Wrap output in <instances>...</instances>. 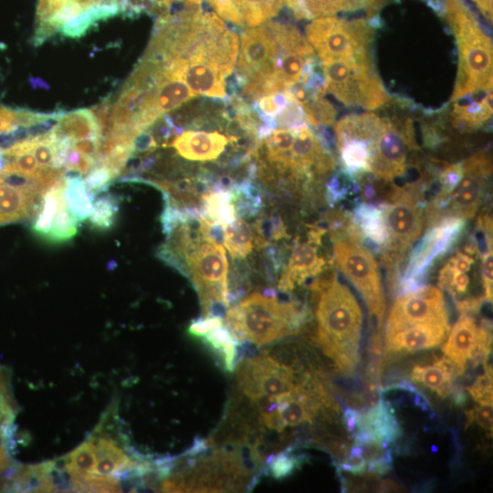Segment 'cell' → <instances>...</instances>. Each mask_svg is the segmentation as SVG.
Returning <instances> with one entry per match:
<instances>
[{
    "label": "cell",
    "mask_w": 493,
    "mask_h": 493,
    "mask_svg": "<svg viewBox=\"0 0 493 493\" xmlns=\"http://www.w3.org/2000/svg\"><path fill=\"white\" fill-rule=\"evenodd\" d=\"M325 264L324 259L319 256L315 243L297 245L290 256L288 266L285 267L278 283L281 291H289L307 278L319 274Z\"/></svg>",
    "instance_id": "20"
},
{
    "label": "cell",
    "mask_w": 493,
    "mask_h": 493,
    "mask_svg": "<svg viewBox=\"0 0 493 493\" xmlns=\"http://www.w3.org/2000/svg\"><path fill=\"white\" fill-rule=\"evenodd\" d=\"M380 3L381 0H286L287 5L299 19H316L364 7L372 9Z\"/></svg>",
    "instance_id": "22"
},
{
    "label": "cell",
    "mask_w": 493,
    "mask_h": 493,
    "mask_svg": "<svg viewBox=\"0 0 493 493\" xmlns=\"http://www.w3.org/2000/svg\"><path fill=\"white\" fill-rule=\"evenodd\" d=\"M486 328L478 327L473 318L463 314L443 346L446 357L465 371L467 361L474 358Z\"/></svg>",
    "instance_id": "16"
},
{
    "label": "cell",
    "mask_w": 493,
    "mask_h": 493,
    "mask_svg": "<svg viewBox=\"0 0 493 493\" xmlns=\"http://www.w3.org/2000/svg\"><path fill=\"white\" fill-rule=\"evenodd\" d=\"M484 364V373L479 375L473 384L467 387L475 402L479 403L486 400H492V369L488 362Z\"/></svg>",
    "instance_id": "40"
},
{
    "label": "cell",
    "mask_w": 493,
    "mask_h": 493,
    "mask_svg": "<svg viewBox=\"0 0 493 493\" xmlns=\"http://www.w3.org/2000/svg\"><path fill=\"white\" fill-rule=\"evenodd\" d=\"M307 118L301 105L292 98L287 105L275 117L276 127L292 129L305 125ZM308 122V121H307Z\"/></svg>",
    "instance_id": "37"
},
{
    "label": "cell",
    "mask_w": 493,
    "mask_h": 493,
    "mask_svg": "<svg viewBox=\"0 0 493 493\" xmlns=\"http://www.w3.org/2000/svg\"><path fill=\"white\" fill-rule=\"evenodd\" d=\"M229 141L217 131H186L170 144L184 159L207 162L217 159L225 151Z\"/></svg>",
    "instance_id": "17"
},
{
    "label": "cell",
    "mask_w": 493,
    "mask_h": 493,
    "mask_svg": "<svg viewBox=\"0 0 493 493\" xmlns=\"http://www.w3.org/2000/svg\"><path fill=\"white\" fill-rule=\"evenodd\" d=\"M63 196L68 212L79 223L89 218L95 195L88 189L84 178L63 177Z\"/></svg>",
    "instance_id": "27"
},
{
    "label": "cell",
    "mask_w": 493,
    "mask_h": 493,
    "mask_svg": "<svg viewBox=\"0 0 493 493\" xmlns=\"http://www.w3.org/2000/svg\"><path fill=\"white\" fill-rule=\"evenodd\" d=\"M314 288L320 291L316 309L317 342L339 370L351 374L359 362L361 307L350 288L335 277Z\"/></svg>",
    "instance_id": "2"
},
{
    "label": "cell",
    "mask_w": 493,
    "mask_h": 493,
    "mask_svg": "<svg viewBox=\"0 0 493 493\" xmlns=\"http://www.w3.org/2000/svg\"><path fill=\"white\" fill-rule=\"evenodd\" d=\"M448 321L444 295L435 287H425L399 297L392 307L386 337L418 323Z\"/></svg>",
    "instance_id": "11"
},
{
    "label": "cell",
    "mask_w": 493,
    "mask_h": 493,
    "mask_svg": "<svg viewBox=\"0 0 493 493\" xmlns=\"http://www.w3.org/2000/svg\"><path fill=\"white\" fill-rule=\"evenodd\" d=\"M298 460L287 454H280L272 460L270 468L276 477H282L289 475L297 467Z\"/></svg>",
    "instance_id": "43"
},
{
    "label": "cell",
    "mask_w": 493,
    "mask_h": 493,
    "mask_svg": "<svg viewBox=\"0 0 493 493\" xmlns=\"http://www.w3.org/2000/svg\"><path fill=\"white\" fill-rule=\"evenodd\" d=\"M166 78L184 80L196 94L209 97H227L225 77L215 67L201 61L171 63L163 69Z\"/></svg>",
    "instance_id": "15"
},
{
    "label": "cell",
    "mask_w": 493,
    "mask_h": 493,
    "mask_svg": "<svg viewBox=\"0 0 493 493\" xmlns=\"http://www.w3.org/2000/svg\"><path fill=\"white\" fill-rule=\"evenodd\" d=\"M492 247H488L482 257V279L485 296L488 301H492Z\"/></svg>",
    "instance_id": "44"
},
{
    "label": "cell",
    "mask_w": 493,
    "mask_h": 493,
    "mask_svg": "<svg viewBox=\"0 0 493 493\" xmlns=\"http://www.w3.org/2000/svg\"><path fill=\"white\" fill-rule=\"evenodd\" d=\"M43 195L0 181V225L34 219Z\"/></svg>",
    "instance_id": "18"
},
{
    "label": "cell",
    "mask_w": 493,
    "mask_h": 493,
    "mask_svg": "<svg viewBox=\"0 0 493 493\" xmlns=\"http://www.w3.org/2000/svg\"><path fill=\"white\" fill-rule=\"evenodd\" d=\"M204 216L223 226L233 221L236 214L232 193L215 191L207 194L204 198Z\"/></svg>",
    "instance_id": "32"
},
{
    "label": "cell",
    "mask_w": 493,
    "mask_h": 493,
    "mask_svg": "<svg viewBox=\"0 0 493 493\" xmlns=\"http://www.w3.org/2000/svg\"><path fill=\"white\" fill-rule=\"evenodd\" d=\"M100 140H80L73 142V148L80 154L92 157L97 162Z\"/></svg>",
    "instance_id": "46"
},
{
    "label": "cell",
    "mask_w": 493,
    "mask_h": 493,
    "mask_svg": "<svg viewBox=\"0 0 493 493\" xmlns=\"http://www.w3.org/2000/svg\"><path fill=\"white\" fill-rule=\"evenodd\" d=\"M324 87L345 106L376 110L390 100L372 55L321 61Z\"/></svg>",
    "instance_id": "5"
},
{
    "label": "cell",
    "mask_w": 493,
    "mask_h": 493,
    "mask_svg": "<svg viewBox=\"0 0 493 493\" xmlns=\"http://www.w3.org/2000/svg\"><path fill=\"white\" fill-rule=\"evenodd\" d=\"M277 51L278 45L267 22L244 31L241 35L239 58L234 79L237 89L252 78L282 82L274 63Z\"/></svg>",
    "instance_id": "10"
},
{
    "label": "cell",
    "mask_w": 493,
    "mask_h": 493,
    "mask_svg": "<svg viewBox=\"0 0 493 493\" xmlns=\"http://www.w3.org/2000/svg\"><path fill=\"white\" fill-rule=\"evenodd\" d=\"M16 121V110L0 106V131L9 129Z\"/></svg>",
    "instance_id": "48"
},
{
    "label": "cell",
    "mask_w": 493,
    "mask_h": 493,
    "mask_svg": "<svg viewBox=\"0 0 493 493\" xmlns=\"http://www.w3.org/2000/svg\"><path fill=\"white\" fill-rule=\"evenodd\" d=\"M361 415L353 409L348 408L344 412V421L346 428L349 432L355 431L358 426Z\"/></svg>",
    "instance_id": "49"
},
{
    "label": "cell",
    "mask_w": 493,
    "mask_h": 493,
    "mask_svg": "<svg viewBox=\"0 0 493 493\" xmlns=\"http://www.w3.org/2000/svg\"><path fill=\"white\" fill-rule=\"evenodd\" d=\"M414 128L409 118H387L373 148L369 173L391 181L406 169L409 148L414 147Z\"/></svg>",
    "instance_id": "8"
},
{
    "label": "cell",
    "mask_w": 493,
    "mask_h": 493,
    "mask_svg": "<svg viewBox=\"0 0 493 493\" xmlns=\"http://www.w3.org/2000/svg\"><path fill=\"white\" fill-rule=\"evenodd\" d=\"M491 172L489 159L476 154L463 163V175L448 194L450 211L456 217H472L482 201L486 182Z\"/></svg>",
    "instance_id": "12"
},
{
    "label": "cell",
    "mask_w": 493,
    "mask_h": 493,
    "mask_svg": "<svg viewBox=\"0 0 493 493\" xmlns=\"http://www.w3.org/2000/svg\"><path fill=\"white\" fill-rule=\"evenodd\" d=\"M5 165L4 155L0 153V171L4 168Z\"/></svg>",
    "instance_id": "51"
},
{
    "label": "cell",
    "mask_w": 493,
    "mask_h": 493,
    "mask_svg": "<svg viewBox=\"0 0 493 493\" xmlns=\"http://www.w3.org/2000/svg\"><path fill=\"white\" fill-rule=\"evenodd\" d=\"M370 352L367 376L369 388L373 392L378 388L380 379L381 339L378 336L373 339Z\"/></svg>",
    "instance_id": "41"
},
{
    "label": "cell",
    "mask_w": 493,
    "mask_h": 493,
    "mask_svg": "<svg viewBox=\"0 0 493 493\" xmlns=\"http://www.w3.org/2000/svg\"><path fill=\"white\" fill-rule=\"evenodd\" d=\"M463 175V163L448 166L441 175L442 192L448 194Z\"/></svg>",
    "instance_id": "42"
},
{
    "label": "cell",
    "mask_w": 493,
    "mask_h": 493,
    "mask_svg": "<svg viewBox=\"0 0 493 493\" xmlns=\"http://www.w3.org/2000/svg\"><path fill=\"white\" fill-rule=\"evenodd\" d=\"M357 428L368 432L373 438L387 446L402 435L401 427L390 404L380 400L364 416H361Z\"/></svg>",
    "instance_id": "23"
},
{
    "label": "cell",
    "mask_w": 493,
    "mask_h": 493,
    "mask_svg": "<svg viewBox=\"0 0 493 493\" xmlns=\"http://www.w3.org/2000/svg\"><path fill=\"white\" fill-rule=\"evenodd\" d=\"M64 180L62 179L47 190L43 195L40 209L34 218L32 230L46 239L63 197Z\"/></svg>",
    "instance_id": "31"
},
{
    "label": "cell",
    "mask_w": 493,
    "mask_h": 493,
    "mask_svg": "<svg viewBox=\"0 0 493 493\" xmlns=\"http://www.w3.org/2000/svg\"><path fill=\"white\" fill-rule=\"evenodd\" d=\"M464 372L448 358H443L433 365H416L412 370L411 379L446 397L453 390L454 380Z\"/></svg>",
    "instance_id": "24"
},
{
    "label": "cell",
    "mask_w": 493,
    "mask_h": 493,
    "mask_svg": "<svg viewBox=\"0 0 493 493\" xmlns=\"http://www.w3.org/2000/svg\"><path fill=\"white\" fill-rule=\"evenodd\" d=\"M294 141L290 150L289 173L295 179L309 174L325 152L321 140L309 127L294 128Z\"/></svg>",
    "instance_id": "21"
},
{
    "label": "cell",
    "mask_w": 493,
    "mask_h": 493,
    "mask_svg": "<svg viewBox=\"0 0 493 493\" xmlns=\"http://www.w3.org/2000/svg\"><path fill=\"white\" fill-rule=\"evenodd\" d=\"M223 245L231 257L245 258L254 246V234L243 218H235L223 226Z\"/></svg>",
    "instance_id": "29"
},
{
    "label": "cell",
    "mask_w": 493,
    "mask_h": 493,
    "mask_svg": "<svg viewBox=\"0 0 493 493\" xmlns=\"http://www.w3.org/2000/svg\"><path fill=\"white\" fill-rule=\"evenodd\" d=\"M118 210L117 197L111 194H103L93 203V210L89 216V223L97 229H109L114 223Z\"/></svg>",
    "instance_id": "35"
},
{
    "label": "cell",
    "mask_w": 493,
    "mask_h": 493,
    "mask_svg": "<svg viewBox=\"0 0 493 493\" xmlns=\"http://www.w3.org/2000/svg\"><path fill=\"white\" fill-rule=\"evenodd\" d=\"M448 321L418 323L386 337L384 355L393 356L435 348L447 336Z\"/></svg>",
    "instance_id": "14"
},
{
    "label": "cell",
    "mask_w": 493,
    "mask_h": 493,
    "mask_svg": "<svg viewBox=\"0 0 493 493\" xmlns=\"http://www.w3.org/2000/svg\"><path fill=\"white\" fill-rule=\"evenodd\" d=\"M57 139L63 137L75 141L100 140V131L91 110L79 109L68 113L51 131Z\"/></svg>",
    "instance_id": "25"
},
{
    "label": "cell",
    "mask_w": 493,
    "mask_h": 493,
    "mask_svg": "<svg viewBox=\"0 0 493 493\" xmlns=\"http://www.w3.org/2000/svg\"><path fill=\"white\" fill-rule=\"evenodd\" d=\"M114 178L116 176L106 164L99 163L85 175L84 181L88 189L96 196L105 192Z\"/></svg>",
    "instance_id": "38"
},
{
    "label": "cell",
    "mask_w": 493,
    "mask_h": 493,
    "mask_svg": "<svg viewBox=\"0 0 493 493\" xmlns=\"http://www.w3.org/2000/svg\"><path fill=\"white\" fill-rule=\"evenodd\" d=\"M236 377L239 391L248 399L283 395L299 383L290 367L268 355L243 360L237 367Z\"/></svg>",
    "instance_id": "9"
},
{
    "label": "cell",
    "mask_w": 493,
    "mask_h": 493,
    "mask_svg": "<svg viewBox=\"0 0 493 493\" xmlns=\"http://www.w3.org/2000/svg\"><path fill=\"white\" fill-rule=\"evenodd\" d=\"M382 212L387 230L386 241L396 254H403L422 234L423 210L413 197L402 195Z\"/></svg>",
    "instance_id": "13"
},
{
    "label": "cell",
    "mask_w": 493,
    "mask_h": 493,
    "mask_svg": "<svg viewBox=\"0 0 493 493\" xmlns=\"http://www.w3.org/2000/svg\"><path fill=\"white\" fill-rule=\"evenodd\" d=\"M302 316L291 302L280 301L274 291L253 293L228 309L225 324L236 341L262 346L294 333Z\"/></svg>",
    "instance_id": "4"
},
{
    "label": "cell",
    "mask_w": 493,
    "mask_h": 493,
    "mask_svg": "<svg viewBox=\"0 0 493 493\" xmlns=\"http://www.w3.org/2000/svg\"><path fill=\"white\" fill-rule=\"evenodd\" d=\"M243 25L259 26L278 14L286 0H231Z\"/></svg>",
    "instance_id": "30"
},
{
    "label": "cell",
    "mask_w": 493,
    "mask_h": 493,
    "mask_svg": "<svg viewBox=\"0 0 493 493\" xmlns=\"http://www.w3.org/2000/svg\"><path fill=\"white\" fill-rule=\"evenodd\" d=\"M158 144L156 143L152 134L150 131H143L140 132L132 141V152L133 153H148L152 152Z\"/></svg>",
    "instance_id": "45"
},
{
    "label": "cell",
    "mask_w": 493,
    "mask_h": 493,
    "mask_svg": "<svg viewBox=\"0 0 493 493\" xmlns=\"http://www.w3.org/2000/svg\"><path fill=\"white\" fill-rule=\"evenodd\" d=\"M212 221L191 217L166 235L158 257L187 277L198 293L204 317H221L229 306L228 263L211 234Z\"/></svg>",
    "instance_id": "1"
},
{
    "label": "cell",
    "mask_w": 493,
    "mask_h": 493,
    "mask_svg": "<svg viewBox=\"0 0 493 493\" xmlns=\"http://www.w3.org/2000/svg\"><path fill=\"white\" fill-rule=\"evenodd\" d=\"M473 262L474 258L469 254L458 253L451 258L448 264L456 270L467 272Z\"/></svg>",
    "instance_id": "47"
},
{
    "label": "cell",
    "mask_w": 493,
    "mask_h": 493,
    "mask_svg": "<svg viewBox=\"0 0 493 493\" xmlns=\"http://www.w3.org/2000/svg\"><path fill=\"white\" fill-rule=\"evenodd\" d=\"M307 121L312 126H328L333 123L335 108L323 96H313L301 104Z\"/></svg>",
    "instance_id": "36"
},
{
    "label": "cell",
    "mask_w": 493,
    "mask_h": 493,
    "mask_svg": "<svg viewBox=\"0 0 493 493\" xmlns=\"http://www.w3.org/2000/svg\"><path fill=\"white\" fill-rule=\"evenodd\" d=\"M78 224L68 212L63 196L46 240L61 243L71 239L78 232Z\"/></svg>",
    "instance_id": "34"
},
{
    "label": "cell",
    "mask_w": 493,
    "mask_h": 493,
    "mask_svg": "<svg viewBox=\"0 0 493 493\" xmlns=\"http://www.w3.org/2000/svg\"><path fill=\"white\" fill-rule=\"evenodd\" d=\"M492 110V90H490L480 100L454 103L451 116L456 127L475 130L491 118Z\"/></svg>",
    "instance_id": "26"
},
{
    "label": "cell",
    "mask_w": 493,
    "mask_h": 493,
    "mask_svg": "<svg viewBox=\"0 0 493 493\" xmlns=\"http://www.w3.org/2000/svg\"><path fill=\"white\" fill-rule=\"evenodd\" d=\"M477 7L480 10L482 15L490 21H492V0H473Z\"/></svg>",
    "instance_id": "50"
},
{
    "label": "cell",
    "mask_w": 493,
    "mask_h": 493,
    "mask_svg": "<svg viewBox=\"0 0 493 493\" xmlns=\"http://www.w3.org/2000/svg\"><path fill=\"white\" fill-rule=\"evenodd\" d=\"M196 96L184 80L177 78H166L163 75V79L156 87L153 105L162 116Z\"/></svg>",
    "instance_id": "28"
},
{
    "label": "cell",
    "mask_w": 493,
    "mask_h": 493,
    "mask_svg": "<svg viewBox=\"0 0 493 493\" xmlns=\"http://www.w3.org/2000/svg\"><path fill=\"white\" fill-rule=\"evenodd\" d=\"M462 224L461 219L453 218L428 235L411 259L405 274V285L422 273L429 262L449 246Z\"/></svg>",
    "instance_id": "19"
},
{
    "label": "cell",
    "mask_w": 493,
    "mask_h": 493,
    "mask_svg": "<svg viewBox=\"0 0 493 493\" xmlns=\"http://www.w3.org/2000/svg\"><path fill=\"white\" fill-rule=\"evenodd\" d=\"M467 414V426H469L472 423H477L486 431L492 434L493 423H492V400H486L477 403L475 408L466 412Z\"/></svg>",
    "instance_id": "39"
},
{
    "label": "cell",
    "mask_w": 493,
    "mask_h": 493,
    "mask_svg": "<svg viewBox=\"0 0 493 493\" xmlns=\"http://www.w3.org/2000/svg\"><path fill=\"white\" fill-rule=\"evenodd\" d=\"M333 249L338 267L358 290L370 314L382 323L385 301L375 259L354 239H337Z\"/></svg>",
    "instance_id": "7"
},
{
    "label": "cell",
    "mask_w": 493,
    "mask_h": 493,
    "mask_svg": "<svg viewBox=\"0 0 493 493\" xmlns=\"http://www.w3.org/2000/svg\"><path fill=\"white\" fill-rule=\"evenodd\" d=\"M306 36L320 61L371 55L372 28L364 19L319 17L307 26Z\"/></svg>",
    "instance_id": "6"
},
{
    "label": "cell",
    "mask_w": 493,
    "mask_h": 493,
    "mask_svg": "<svg viewBox=\"0 0 493 493\" xmlns=\"http://www.w3.org/2000/svg\"><path fill=\"white\" fill-rule=\"evenodd\" d=\"M358 223L364 235L378 245L387 240V230L383 212L372 205H362L357 211Z\"/></svg>",
    "instance_id": "33"
},
{
    "label": "cell",
    "mask_w": 493,
    "mask_h": 493,
    "mask_svg": "<svg viewBox=\"0 0 493 493\" xmlns=\"http://www.w3.org/2000/svg\"><path fill=\"white\" fill-rule=\"evenodd\" d=\"M458 50V72L451 100L492 90L493 53L489 37L461 0H445V10Z\"/></svg>",
    "instance_id": "3"
}]
</instances>
